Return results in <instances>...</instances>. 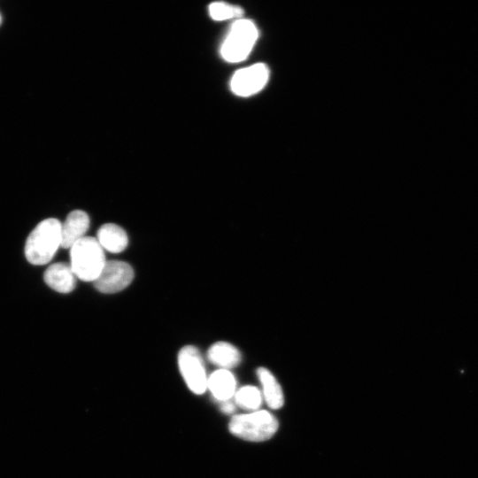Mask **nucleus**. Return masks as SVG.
Instances as JSON below:
<instances>
[{"mask_svg":"<svg viewBox=\"0 0 478 478\" xmlns=\"http://www.w3.org/2000/svg\"><path fill=\"white\" fill-rule=\"evenodd\" d=\"M209 14L211 18L217 21L227 20L231 19H241L243 15L242 7L230 4L225 2H214L209 5Z\"/></svg>","mask_w":478,"mask_h":478,"instance_id":"obj_15","label":"nucleus"},{"mask_svg":"<svg viewBox=\"0 0 478 478\" xmlns=\"http://www.w3.org/2000/svg\"><path fill=\"white\" fill-rule=\"evenodd\" d=\"M96 240L104 250L112 253L123 251L128 244L126 231L113 223H106L101 226L97 231Z\"/></svg>","mask_w":478,"mask_h":478,"instance_id":"obj_11","label":"nucleus"},{"mask_svg":"<svg viewBox=\"0 0 478 478\" xmlns=\"http://www.w3.org/2000/svg\"><path fill=\"white\" fill-rule=\"evenodd\" d=\"M133 278L134 270L128 263L110 260L106 261L94 285L102 293L112 294L127 288Z\"/></svg>","mask_w":478,"mask_h":478,"instance_id":"obj_7","label":"nucleus"},{"mask_svg":"<svg viewBox=\"0 0 478 478\" xmlns=\"http://www.w3.org/2000/svg\"><path fill=\"white\" fill-rule=\"evenodd\" d=\"M233 399L240 408L255 412L261 406L263 397L257 387L248 385L235 391Z\"/></svg>","mask_w":478,"mask_h":478,"instance_id":"obj_14","label":"nucleus"},{"mask_svg":"<svg viewBox=\"0 0 478 478\" xmlns=\"http://www.w3.org/2000/svg\"><path fill=\"white\" fill-rule=\"evenodd\" d=\"M1 21H2V18H1V15H0V24H1Z\"/></svg>","mask_w":478,"mask_h":478,"instance_id":"obj_17","label":"nucleus"},{"mask_svg":"<svg viewBox=\"0 0 478 478\" xmlns=\"http://www.w3.org/2000/svg\"><path fill=\"white\" fill-rule=\"evenodd\" d=\"M208 359L220 369L236 366L241 360L240 351L231 343L217 342L213 343L207 353Z\"/></svg>","mask_w":478,"mask_h":478,"instance_id":"obj_12","label":"nucleus"},{"mask_svg":"<svg viewBox=\"0 0 478 478\" xmlns=\"http://www.w3.org/2000/svg\"><path fill=\"white\" fill-rule=\"evenodd\" d=\"M45 283L59 293H69L76 285V276L70 265L58 262L50 265L44 272Z\"/></svg>","mask_w":478,"mask_h":478,"instance_id":"obj_9","label":"nucleus"},{"mask_svg":"<svg viewBox=\"0 0 478 478\" xmlns=\"http://www.w3.org/2000/svg\"><path fill=\"white\" fill-rule=\"evenodd\" d=\"M258 37L256 24L248 19H238L230 29L220 47L221 57L229 63L243 61L252 50Z\"/></svg>","mask_w":478,"mask_h":478,"instance_id":"obj_4","label":"nucleus"},{"mask_svg":"<svg viewBox=\"0 0 478 478\" xmlns=\"http://www.w3.org/2000/svg\"><path fill=\"white\" fill-rule=\"evenodd\" d=\"M235 388L236 380L227 369L216 370L207 379V389L218 402L233 398Z\"/></svg>","mask_w":478,"mask_h":478,"instance_id":"obj_10","label":"nucleus"},{"mask_svg":"<svg viewBox=\"0 0 478 478\" xmlns=\"http://www.w3.org/2000/svg\"><path fill=\"white\" fill-rule=\"evenodd\" d=\"M258 378L262 386V396L271 409H279L283 405L284 397L281 388L273 374L265 367L257 370Z\"/></svg>","mask_w":478,"mask_h":478,"instance_id":"obj_13","label":"nucleus"},{"mask_svg":"<svg viewBox=\"0 0 478 478\" xmlns=\"http://www.w3.org/2000/svg\"><path fill=\"white\" fill-rule=\"evenodd\" d=\"M229 431L235 436L251 442L270 439L278 429L276 418L269 412L258 410L232 417Z\"/></svg>","mask_w":478,"mask_h":478,"instance_id":"obj_3","label":"nucleus"},{"mask_svg":"<svg viewBox=\"0 0 478 478\" xmlns=\"http://www.w3.org/2000/svg\"><path fill=\"white\" fill-rule=\"evenodd\" d=\"M180 372L195 394H203L207 389V375L199 351L191 345L183 347L178 355Z\"/></svg>","mask_w":478,"mask_h":478,"instance_id":"obj_5","label":"nucleus"},{"mask_svg":"<svg viewBox=\"0 0 478 478\" xmlns=\"http://www.w3.org/2000/svg\"><path fill=\"white\" fill-rule=\"evenodd\" d=\"M70 261L76 278L93 282L106 263L104 249L91 236L83 237L70 248Z\"/></svg>","mask_w":478,"mask_h":478,"instance_id":"obj_2","label":"nucleus"},{"mask_svg":"<svg viewBox=\"0 0 478 478\" xmlns=\"http://www.w3.org/2000/svg\"><path fill=\"white\" fill-rule=\"evenodd\" d=\"M89 227V217L81 210L71 212L61 223V247L70 249L85 237Z\"/></svg>","mask_w":478,"mask_h":478,"instance_id":"obj_8","label":"nucleus"},{"mask_svg":"<svg viewBox=\"0 0 478 478\" xmlns=\"http://www.w3.org/2000/svg\"><path fill=\"white\" fill-rule=\"evenodd\" d=\"M221 412L227 414L233 413L235 411L236 405L233 398L219 402Z\"/></svg>","mask_w":478,"mask_h":478,"instance_id":"obj_16","label":"nucleus"},{"mask_svg":"<svg viewBox=\"0 0 478 478\" xmlns=\"http://www.w3.org/2000/svg\"><path fill=\"white\" fill-rule=\"evenodd\" d=\"M61 247V222L49 218L41 221L29 234L25 244V256L32 265L49 263Z\"/></svg>","mask_w":478,"mask_h":478,"instance_id":"obj_1","label":"nucleus"},{"mask_svg":"<svg viewBox=\"0 0 478 478\" xmlns=\"http://www.w3.org/2000/svg\"><path fill=\"white\" fill-rule=\"evenodd\" d=\"M269 68L264 63L253 64L237 70L230 81L232 92L239 96H250L259 92L269 80Z\"/></svg>","mask_w":478,"mask_h":478,"instance_id":"obj_6","label":"nucleus"}]
</instances>
